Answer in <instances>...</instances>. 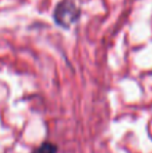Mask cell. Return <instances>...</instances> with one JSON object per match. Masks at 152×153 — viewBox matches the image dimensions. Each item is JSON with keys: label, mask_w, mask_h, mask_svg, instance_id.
Masks as SVG:
<instances>
[{"label": "cell", "mask_w": 152, "mask_h": 153, "mask_svg": "<svg viewBox=\"0 0 152 153\" xmlns=\"http://www.w3.org/2000/svg\"><path fill=\"white\" fill-rule=\"evenodd\" d=\"M55 152H57V148L50 143H45L35 151V153H55Z\"/></svg>", "instance_id": "cell-1"}]
</instances>
